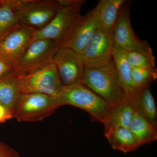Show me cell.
<instances>
[{"label":"cell","mask_w":157,"mask_h":157,"mask_svg":"<svg viewBox=\"0 0 157 157\" xmlns=\"http://www.w3.org/2000/svg\"><path fill=\"white\" fill-rule=\"evenodd\" d=\"M81 82L110 106L117 104L126 96L120 84L113 59L101 67H85Z\"/></svg>","instance_id":"1"},{"label":"cell","mask_w":157,"mask_h":157,"mask_svg":"<svg viewBox=\"0 0 157 157\" xmlns=\"http://www.w3.org/2000/svg\"><path fill=\"white\" fill-rule=\"evenodd\" d=\"M61 105H71L83 109L94 121L103 124L110 105L81 82L63 86L57 97Z\"/></svg>","instance_id":"2"},{"label":"cell","mask_w":157,"mask_h":157,"mask_svg":"<svg viewBox=\"0 0 157 157\" xmlns=\"http://www.w3.org/2000/svg\"><path fill=\"white\" fill-rule=\"evenodd\" d=\"M14 75L21 94H41L58 97L63 89L58 72L52 63L29 74Z\"/></svg>","instance_id":"3"},{"label":"cell","mask_w":157,"mask_h":157,"mask_svg":"<svg viewBox=\"0 0 157 157\" xmlns=\"http://www.w3.org/2000/svg\"><path fill=\"white\" fill-rule=\"evenodd\" d=\"M57 12L44 28L35 31L34 40L49 39L60 43L76 19L80 16L83 0H58Z\"/></svg>","instance_id":"4"},{"label":"cell","mask_w":157,"mask_h":157,"mask_svg":"<svg viewBox=\"0 0 157 157\" xmlns=\"http://www.w3.org/2000/svg\"><path fill=\"white\" fill-rule=\"evenodd\" d=\"M59 43L49 39L34 40L13 66L15 75H26L39 70L52 63Z\"/></svg>","instance_id":"5"},{"label":"cell","mask_w":157,"mask_h":157,"mask_svg":"<svg viewBox=\"0 0 157 157\" xmlns=\"http://www.w3.org/2000/svg\"><path fill=\"white\" fill-rule=\"evenodd\" d=\"M131 2L126 1L122 6L112 31L113 46L125 51H135L150 57L155 58L152 50L146 40L137 36L132 28L130 19Z\"/></svg>","instance_id":"6"},{"label":"cell","mask_w":157,"mask_h":157,"mask_svg":"<svg viewBox=\"0 0 157 157\" xmlns=\"http://www.w3.org/2000/svg\"><path fill=\"white\" fill-rule=\"evenodd\" d=\"M57 97L41 94H21L14 112L19 122L43 120L61 107Z\"/></svg>","instance_id":"7"},{"label":"cell","mask_w":157,"mask_h":157,"mask_svg":"<svg viewBox=\"0 0 157 157\" xmlns=\"http://www.w3.org/2000/svg\"><path fill=\"white\" fill-rule=\"evenodd\" d=\"M58 0H25L21 11L20 25L36 31L48 25L57 12Z\"/></svg>","instance_id":"8"},{"label":"cell","mask_w":157,"mask_h":157,"mask_svg":"<svg viewBox=\"0 0 157 157\" xmlns=\"http://www.w3.org/2000/svg\"><path fill=\"white\" fill-rule=\"evenodd\" d=\"M113 47L112 33L99 28L82 52L85 67H98L108 63L112 59Z\"/></svg>","instance_id":"9"},{"label":"cell","mask_w":157,"mask_h":157,"mask_svg":"<svg viewBox=\"0 0 157 157\" xmlns=\"http://www.w3.org/2000/svg\"><path fill=\"white\" fill-rule=\"evenodd\" d=\"M100 27V21L94 9L76 19L60 43V46L81 54L88 41Z\"/></svg>","instance_id":"10"},{"label":"cell","mask_w":157,"mask_h":157,"mask_svg":"<svg viewBox=\"0 0 157 157\" xmlns=\"http://www.w3.org/2000/svg\"><path fill=\"white\" fill-rule=\"evenodd\" d=\"M52 63L56 67L63 86L81 82L85 67L80 54L70 48L60 46Z\"/></svg>","instance_id":"11"},{"label":"cell","mask_w":157,"mask_h":157,"mask_svg":"<svg viewBox=\"0 0 157 157\" xmlns=\"http://www.w3.org/2000/svg\"><path fill=\"white\" fill-rule=\"evenodd\" d=\"M34 32L20 25L6 34L0 39V58L13 67L34 41Z\"/></svg>","instance_id":"12"},{"label":"cell","mask_w":157,"mask_h":157,"mask_svg":"<svg viewBox=\"0 0 157 157\" xmlns=\"http://www.w3.org/2000/svg\"><path fill=\"white\" fill-rule=\"evenodd\" d=\"M134 112L132 98L126 95L117 104L110 106L103 123L104 133L116 128H129Z\"/></svg>","instance_id":"13"},{"label":"cell","mask_w":157,"mask_h":157,"mask_svg":"<svg viewBox=\"0 0 157 157\" xmlns=\"http://www.w3.org/2000/svg\"><path fill=\"white\" fill-rule=\"evenodd\" d=\"M112 59L115 64L119 81L126 95L133 98L140 90L132 82L131 77L132 67L128 62L124 51L113 46Z\"/></svg>","instance_id":"14"},{"label":"cell","mask_w":157,"mask_h":157,"mask_svg":"<svg viewBox=\"0 0 157 157\" xmlns=\"http://www.w3.org/2000/svg\"><path fill=\"white\" fill-rule=\"evenodd\" d=\"M25 0H0V39L20 25V17Z\"/></svg>","instance_id":"15"},{"label":"cell","mask_w":157,"mask_h":157,"mask_svg":"<svg viewBox=\"0 0 157 157\" xmlns=\"http://www.w3.org/2000/svg\"><path fill=\"white\" fill-rule=\"evenodd\" d=\"M113 149L127 153L136 150L140 145L128 128H116L104 133Z\"/></svg>","instance_id":"16"},{"label":"cell","mask_w":157,"mask_h":157,"mask_svg":"<svg viewBox=\"0 0 157 157\" xmlns=\"http://www.w3.org/2000/svg\"><path fill=\"white\" fill-rule=\"evenodd\" d=\"M125 0H101L94 8L100 27L112 33L118 15Z\"/></svg>","instance_id":"17"},{"label":"cell","mask_w":157,"mask_h":157,"mask_svg":"<svg viewBox=\"0 0 157 157\" xmlns=\"http://www.w3.org/2000/svg\"><path fill=\"white\" fill-rule=\"evenodd\" d=\"M129 128L140 146L157 139V126L136 110Z\"/></svg>","instance_id":"18"},{"label":"cell","mask_w":157,"mask_h":157,"mask_svg":"<svg viewBox=\"0 0 157 157\" xmlns=\"http://www.w3.org/2000/svg\"><path fill=\"white\" fill-rule=\"evenodd\" d=\"M132 98L135 110L157 126L156 106L150 88L142 89Z\"/></svg>","instance_id":"19"},{"label":"cell","mask_w":157,"mask_h":157,"mask_svg":"<svg viewBox=\"0 0 157 157\" xmlns=\"http://www.w3.org/2000/svg\"><path fill=\"white\" fill-rule=\"evenodd\" d=\"M21 94L14 73L0 79V104L14 112Z\"/></svg>","instance_id":"20"},{"label":"cell","mask_w":157,"mask_h":157,"mask_svg":"<svg viewBox=\"0 0 157 157\" xmlns=\"http://www.w3.org/2000/svg\"><path fill=\"white\" fill-rule=\"evenodd\" d=\"M131 77L133 83L138 89L150 87L151 82L157 78V69L132 67Z\"/></svg>","instance_id":"21"},{"label":"cell","mask_w":157,"mask_h":157,"mask_svg":"<svg viewBox=\"0 0 157 157\" xmlns=\"http://www.w3.org/2000/svg\"><path fill=\"white\" fill-rule=\"evenodd\" d=\"M128 62L132 67H155V59L135 51H125Z\"/></svg>","instance_id":"22"},{"label":"cell","mask_w":157,"mask_h":157,"mask_svg":"<svg viewBox=\"0 0 157 157\" xmlns=\"http://www.w3.org/2000/svg\"><path fill=\"white\" fill-rule=\"evenodd\" d=\"M0 157H21L14 149L0 140Z\"/></svg>","instance_id":"23"},{"label":"cell","mask_w":157,"mask_h":157,"mask_svg":"<svg viewBox=\"0 0 157 157\" xmlns=\"http://www.w3.org/2000/svg\"><path fill=\"white\" fill-rule=\"evenodd\" d=\"M14 118V112L11 109L0 104V124Z\"/></svg>","instance_id":"24"},{"label":"cell","mask_w":157,"mask_h":157,"mask_svg":"<svg viewBox=\"0 0 157 157\" xmlns=\"http://www.w3.org/2000/svg\"><path fill=\"white\" fill-rule=\"evenodd\" d=\"M12 73V67L0 58V79Z\"/></svg>","instance_id":"25"}]
</instances>
